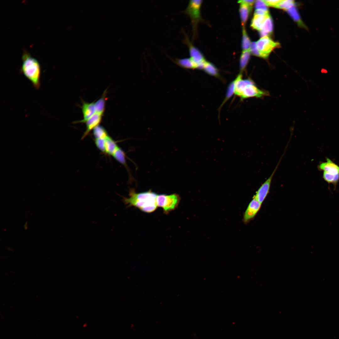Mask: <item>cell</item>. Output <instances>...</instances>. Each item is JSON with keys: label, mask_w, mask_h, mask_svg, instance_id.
Here are the masks:
<instances>
[{"label": "cell", "mask_w": 339, "mask_h": 339, "mask_svg": "<svg viewBox=\"0 0 339 339\" xmlns=\"http://www.w3.org/2000/svg\"><path fill=\"white\" fill-rule=\"evenodd\" d=\"M129 193V197H122L123 201L127 207L133 206L148 213L153 212L157 208L158 195L151 190L137 193L134 189L131 188Z\"/></svg>", "instance_id": "6da1fadb"}, {"label": "cell", "mask_w": 339, "mask_h": 339, "mask_svg": "<svg viewBox=\"0 0 339 339\" xmlns=\"http://www.w3.org/2000/svg\"><path fill=\"white\" fill-rule=\"evenodd\" d=\"M234 80V94L242 100L253 97L261 98L268 95L266 91L259 89L251 79H243L241 73H239Z\"/></svg>", "instance_id": "7a4b0ae2"}, {"label": "cell", "mask_w": 339, "mask_h": 339, "mask_svg": "<svg viewBox=\"0 0 339 339\" xmlns=\"http://www.w3.org/2000/svg\"><path fill=\"white\" fill-rule=\"evenodd\" d=\"M22 59V73L34 87L38 89L40 86L41 74L40 67L39 62L26 52L23 53Z\"/></svg>", "instance_id": "3957f363"}, {"label": "cell", "mask_w": 339, "mask_h": 339, "mask_svg": "<svg viewBox=\"0 0 339 339\" xmlns=\"http://www.w3.org/2000/svg\"><path fill=\"white\" fill-rule=\"evenodd\" d=\"M180 199L179 195L176 193L158 195L157 205L158 207L162 208L164 213L168 214L178 207Z\"/></svg>", "instance_id": "277c9868"}, {"label": "cell", "mask_w": 339, "mask_h": 339, "mask_svg": "<svg viewBox=\"0 0 339 339\" xmlns=\"http://www.w3.org/2000/svg\"><path fill=\"white\" fill-rule=\"evenodd\" d=\"M202 2L201 0H190L187 7L183 11L191 19L194 35L199 23L202 20L201 8Z\"/></svg>", "instance_id": "5b68a950"}, {"label": "cell", "mask_w": 339, "mask_h": 339, "mask_svg": "<svg viewBox=\"0 0 339 339\" xmlns=\"http://www.w3.org/2000/svg\"><path fill=\"white\" fill-rule=\"evenodd\" d=\"M183 42L188 46L190 58L195 64L196 68L202 69L206 61L202 53L191 42L188 36L186 34Z\"/></svg>", "instance_id": "8992f818"}, {"label": "cell", "mask_w": 339, "mask_h": 339, "mask_svg": "<svg viewBox=\"0 0 339 339\" xmlns=\"http://www.w3.org/2000/svg\"><path fill=\"white\" fill-rule=\"evenodd\" d=\"M256 44L261 57L265 58L268 57L274 49L280 45L279 43L274 41L268 36L261 37L256 42Z\"/></svg>", "instance_id": "52a82bcc"}, {"label": "cell", "mask_w": 339, "mask_h": 339, "mask_svg": "<svg viewBox=\"0 0 339 339\" xmlns=\"http://www.w3.org/2000/svg\"><path fill=\"white\" fill-rule=\"evenodd\" d=\"M283 156L282 155L281 158L280 159L279 162L271 175L261 185L253 197L261 204L264 200L269 192L273 177L278 168Z\"/></svg>", "instance_id": "ba28073f"}, {"label": "cell", "mask_w": 339, "mask_h": 339, "mask_svg": "<svg viewBox=\"0 0 339 339\" xmlns=\"http://www.w3.org/2000/svg\"><path fill=\"white\" fill-rule=\"evenodd\" d=\"M261 205V203L253 197L244 213L243 216L244 223H248L254 218L260 209Z\"/></svg>", "instance_id": "9c48e42d"}, {"label": "cell", "mask_w": 339, "mask_h": 339, "mask_svg": "<svg viewBox=\"0 0 339 339\" xmlns=\"http://www.w3.org/2000/svg\"><path fill=\"white\" fill-rule=\"evenodd\" d=\"M99 113L96 112L93 116L85 122L86 129L83 134L81 139H83L91 131L93 130L97 126L100 125L103 116Z\"/></svg>", "instance_id": "30bf717a"}, {"label": "cell", "mask_w": 339, "mask_h": 339, "mask_svg": "<svg viewBox=\"0 0 339 339\" xmlns=\"http://www.w3.org/2000/svg\"><path fill=\"white\" fill-rule=\"evenodd\" d=\"M83 119L75 122V123H85L96 113L95 103H89L83 101L81 107Z\"/></svg>", "instance_id": "8fae6325"}, {"label": "cell", "mask_w": 339, "mask_h": 339, "mask_svg": "<svg viewBox=\"0 0 339 339\" xmlns=\"http://www.w3.org/2000/svg\"><path fill=\"white\" fill-rule=\"evenodd\" d=\"M318 168L320 171L323 172L334 175L339 174V166L328 158H326V162L320 163Z\"/></svg>", "instance_id": "7c38bea8"}, {"label": "cell", "mask_w": 339, "mask_h": 339, "mask_svg": "<svg viewBox=\"0 0 339 339\" xmlns=\"http://www.w3.org/2000/svg\"><path fill=\"white\" fill-rule=\"evenodd\" d=\"M269 13L266 14H254L251 23V26L254 29L260 30Z\"/></svg>", "instance_id": "4fadbf2b"}, {"label": "cell", "mask_w": 339, "mask_h": 339, "mask_svg": "<svg viewBox=\"0 0 339 339\" xmlns=\"http://www.w3.org/2000/svg\"><path fill=\"white\" fill-rule=\"evenodd\" d=\"M273 30V24L272 18L270 14L266 18L261 30H260L261 37L267 36L271 33Z\"/></svg>", "instance_id": "5bb4252c"}, {"label": "cell", "mask_w": 339, "mask_h": 339, "mask_svg": "<svg viewBox=\"0 0 339 339\" xmlns=\"http://www.w3.org/2000/svg\"><path fill=\"white\" fill-rule=\"evenodd\" d=\"M239 12L242 26H245L251 10L245 4L240 3Z\"/></svg>", "instance_id": "9a60e30c"}, {"label": "cell", "mask_w": 339, "mask_h": 339, "mask_svg": "<svg viewBox=\"0 0 339 339\" xmlns=\"http://www.w3.org/2000/svg\"><path fill=\"white\" fill-rule=\"evenodd\" d=\"M174 62L180 67L186 69H196L195 64L190 58L176 59Z\"/></svg>", "instance_id": "2e32d148"}, {"label": "cell", "mask_w": 339, "mask_h": 339, "mask_svg": "<svg viewBox=\"0 0 339 339\" xmlns=\"http://www.w3.org/2000/svg\"><path fill=\"white\" fill-rule=\"evenodd\" d=\"M106 91L105 90L101 97L95 102L96 112L103 115L105 110Z\"/></svg>", "instance_id": "e0dca14e"}, {"label": "cell", "mask_w": 339, "mask_h": 339, "mask_svg": "<svg viewBox=\"0 0 339 339\" xmlns=\"http://www.w3.org/2000/svg\"><path fill=\"white\" fill-rule=\"evenodd\" d=\"M118 147L115 141L110 136L106 138L105 153L112 155Z\"/></svg>", "instance_id": "ac0fdd59"}, {"label": "cell", "mask_w": 339, "mask_h": 339, "mask_svg": "<svg viewBox=\"0 0 339 339\" xmlns=\"http://www.w3.org/2000/svg\"><path fill=\"white\" fill-rule=\"evenodd\" d=\"M202 69L210 75L217 78L219 77L218 69L213 64L209 62L206 61Z\"/></svg>", "instance_id": "d6986e66"}, {"label": "cell", "mask_w": 339, "mask_h": 339, "mask_svg": "<svg viewBox=\"0 0 339 339\" xmlns=\"http://www.w3.org/2000/svg\"><path fill=\"white\" fill-rule=\"evenodd\" d=\"M286 11L300 26L307 29V27L302 21L300 15L294 5L286 10Z\"/></svg>", "instance_id": "ffe728a7"}, {"label": "cell", "mask_w": 339, "mask_h": 339, "mask_svg": "<svg viewBox=\"0 0 339 339\" xmlns=\"http://www.w3.org/2000/svg\"><path fill=\"white\" fill-rule=\"evenodd\" d=\"M250 54V50L242 51L240 57L239 62L240 73H242L245 69L248 63Z\"/></svg>", "instance_id": "44dd1931"}, {"label": "cell", "mask_w": 339, "mask_h": 339, "mask_svg": "<svg viewBox=\"0 0 339 339\" xmlns=\"http://www.w3.org/2000/svg\"><path fill=\"white\" fill-rule=\"evenodd\" d=\"M242 32L241 47L242 51L250 50L251 42L247 34L245 26H242Z\"/></svg>", "instance_id": "7402d4cb"}, {"label": "cell", "mask_w": 339, "mask_h": 339, "mask_svg": "<svg viewBox=\"0 0 339 339\" xmlns=\"http://www.w3.org/2000/svg\"><path fill=\"white\" fill-rule=\"evenodd\" d=\"M323 178L324 180L329 184H332L336 189V186L339 181V174L334 175L323 172Z\"/></svg>", "instance_id": "603a6c76"}, {"label": "cell", "mask_w": 339, "mask_h": 339, "mask_svg": "<svg viewBox=\"0 0 339 339\" xmlns=\"http://www.w3.org/2000/svg\"><path fill=\"white\" fill-rule=\"evenodd\" d=\"M112 156L117 161L127 167L126 163L125 154L120 148L118 147Z\"/></svg>", "instance_id": "cb8c5ba5"}, {"label": "cell", "mask_w": 339, "mask_h": 339, "mask_svg": "<svg viewBox=\"0 0 339 339\" xmlns=\"http://www.w3.org/2000/svg\"><path fill=\"white\" fill-rule=\"evenodd\" d=\"M93 134L95 139L105 138L109 136L105 129L100 125L94 129Z\"/></svg>", "instance_id": "d4e9b609"}, {"label": "cell", "mask_w": 339, "mask_h": 339, "mask_svg": "<svg viewBox=\"0 0 339 339\" xmlns=\"http://www.w3.org/2000/svg\"><path fill=\"white\" fill-rule=\"evenodd\" d=\"M235 81L234 80L229 85L226 92V96L221 105L219 109H220L223 105L234 94Z\"/></svg>", "instance_id": "484cf974"}, {"label": "cell", "mask_w": 339, "mask_h": 339, "mask_svg": "<svg viewBox=\"0 0 339 339\" xmlns=\"http://www.w3.org/2000/svg\"><path fill=\"white\" fill-rule=\"evenodd\" d=\"M106 138H97L95 139H94L95 143L97 147L101 151L105 153V152Z\"/></svg>", "instance_id": "4316f807"}, {"label": "cell", "mask_w": 339, "mask_h": 339, "mask_svg": "<svg viewBox=\"0 0 339 339\" xmlns=\"http://www.w3.org/2000/svg\"><path fill=\"white\" fill-rule=\"evenodd\" d=\"M295 3L293 0H282L277 8L287 10L294 5Z\"/></svg>", "instance_id": "83f0119b"}, {"label": "cell", "mask_w": 339, "mask_h": 339, "mask_svg": "<svg viewBox=\"0 0 339 339\" xmlns=\"http://www.w3.org/2000/svg\"><path fill=\"white\" fill-rule=\"evenodd\" d=\"M256 10H261L265 11H268L266 5L263 0H256L255 2Z\"/></svg>", "instance_id": "f1b7e54d"}, {"label": "cell", "mask_w": 339, "mask_h": 339, "mask_svg": "<svg viewBox=\"0 0 339 339\" xmlns=\"http://www.w3.org/2000/svg\"><path fill=\"white\" fill-rule=\"evenodd\" d=\"M250 51V53L252 55L261 57L260 54L256 46V42H253L251 43Z\"/></svg>", "instance_id": "f546056e"}, {"label": "cell", "mask_w": 339, "mask_h": 339, "mask_svg": "<svg viewBox=\"0 0 339 339\" xmlns=\"http://www.w3.org/2000/svg\"><path fill=\"white\" fill-rule=\"evenodd\" d=\"M282 0H263L267 6L277 8Z\"/></svg>", "instance_id": "4dcf8cb0"}, {"label": "cell", "mask_w": 339, "mask_h": 339, "mask_svg": "<svg viewBox=\"0 0 339 339\" xmlns=\"http://www.w3.org/2000/svg\"><path fill=\"white\" fill-rule=\"evenodd\" d=\"M256 1L252 0H242L238 1V3H244L247 5L251 10L252 6L255 3Z\"/></svg>", "instance_id": "1f68e13d"}, {"label": "cell", "mask_w": 339, "mask_h": 339, "mask_svg": "<svg viewBox=\"0 0 339 339\" xmlns=\"http://www.w3.org/2000/svg\"><path fill=\"white\" fill-rule=\"evenodd\" d=\"M24 229H27V227H27V222H26V223H25V224H24Z\"/></svg>", "instance_id": "d6a6232c"}]
</instances>
